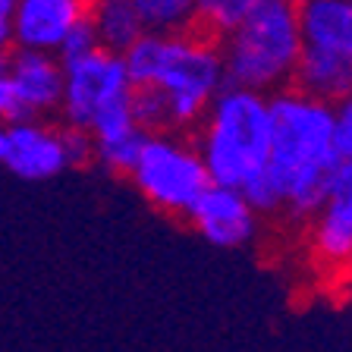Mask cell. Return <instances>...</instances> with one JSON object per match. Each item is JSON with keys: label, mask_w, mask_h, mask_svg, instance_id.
<instances>
[{"label": "cell", "mask_w": 352, "mask_h": 352, "mask_svg": "<svg viewBox=\"0 0 352 352\" xmlns=\"http://www.w3.org/2000/svg\"><path fill=\"white\" fill-rule=\"evenodd\" d=\"M271 154L267 173L293 217H315L327 201V189L340 154L333 148V104L299 88L271 91Z\"/></svg>", "instance_id": "1"}, {"label": "cell", "mask_w": 352, "mask_h": 352, "mask_svg": "<svg viewBox=\"0 0 352 352\" xmlns=\"http://www.w3.org/2000/svg\"><path fill=\"white\" fill-rule=\"evenodd\" d=\"M120 57L132 85L164 91L170 132L198 129L214 95L227 85L220 47L189 32H142Z\"/></svg>", "instance_id": "2"}, {"label": "cell", "mask_w": 352, "mask_h": 352, "mask_svg": "<svg viewBox=\"0 0 352 352\" xmlns=\"http://www.w3.org/2000/svg\"><path fill=\"white\" fill-rule=\"evenodd\" d=\"M198 154L211 183L242 189L267 167L271 154V98L255 88L223 85L198 123Z\"/></svg>", "instance_id": "3"}, {"label": "cell", "mask_w": 352, "mask_h": 352, "mask_svg": "<svg viewBox=\"0 0 352 352\" xmlns=\"http://www.w3.org/2000/svg\"><path fill=\"white\" fill-rule=\"evenodd\" d=\"M302 54L296 0H261L223 35V73L230 85L280 91L293 82Z\"/></svg>", "instance_id": "4"}, {"label": "cell", "mask_w": 352, "mask_h": 352, "mask_svg": "<svg viewBox=\"0 0 352 352\" xmlns=\"http://www.w3.org/2000/svg\"><path fill=\"white\" fill-rule=\"evenodd\" d=\"M129 179L145 195L148 205L176 217H186L195 198L211 186L198 148L170 132L148 135Z\"/></svg>", "instance_id": "5"}, {"label": "cell", "mask_w": 352, "mask_h": 352, "mask_svg": "<svg viewBox=\"0 0 352 352\" xmlns=\"http://www.w3.org/2000/svg\"><path fill=\"white\" fill-rule=\"evenodd\" d=\"M132 98L123 57L110 47H95L85 57L63 60V98L60 117L66 126L88 129L101 110Z\"/></svg>", "instance_id": "6"}, {"label": "cell", "mask_w": 352, "mask_h": 352, "mask_svg": "<svg viewBox=\"0 0 352 352\" xmlns=\"http://www.w3.org/2000/svg\"><path fill=\"white\" fill-rule=\"evenodd\" d=\"M3 63L13 98L10 120H41L57 113L63 98V63L57 54L16 47Z\"/></svg>", "instance_id": "7"}, {"label": "cell", "mask_w": 352, "mask_h": 352, "mask_svg": "<svg viewBox=\"0 0 352 352\" xmlns=\"http://www.w3.org/2000/svg\"><path fill=\"white\" fill-rule=\"evenodd\" d=\"M195 233L217 249H242L258 233V211L242 189L211 183L186 214Z\"/></svg>", "instance_id": "8"}, {"label": "cell", "mask_w": 352, "mask_h": 352, "mask_svg": "<svg viewBox=\"0 0 352 352\" xmlns=\"http://www.w3.org/2000/svg\"><path fill=\"white\" fill-rule=\"evenodd\" d=\"M10 148L3 167L19 179L41 183L66 170V154L60 142V129L41 123V120H10L7 123Z\"/></svg>", "instance_id": "9"}, {"label": "cell", "mask_w": 352, "mask_h": 352, "mask_svg": "<svg viewBox=\"0 0 352 352\" xmlns=\"http://www.w3.org/2000/svg\"><path fill=\"white\" fill-rule=\"evenodd\" d=\"M91 0H13L16 47L57 54L60 41L88 16Z\"/></svg>", "instance_id": "10"}, {"label": "cell", "mask_w": 352, "mask_h": 352, "mask_svg": "<svg viewBox=\"0 0 352 352\" xmlns=\"http://www.w3.org/2000/svg\"><path fill=\"white\" fill-rule=\"evenodd\" d=\"M293 85L311 98L333 104L352 91V57L327 47H311L302 44L299 63L293 73Z\"/></svg>", "instance_id": "11"}, {"label": "cell", "mask_w": 352, "mask_h": 352, "mask_svg": "<svg viewBox=\"0 0 352 352\" xmlns=\"http://www.w3.org/2000/svg\"><path fill=\"white\" fill-rule=\"evenodd\" d=\"M302 44L352 57V0H296Z\"/></svg>", "instance_id": "12"}, {"label": "cell", "mask_w": 352, "mask_h": 352, "mask_svg": "<svg viewBox=\"0 0 352 352\" xmlns=\"http://www.w3.org/2000/svg\"><path fill=\"white\" fill-rule=\"evenodd\" d=\"M88 19L95 25L101 47H110L117 54H123L145 32L139 13L132 7V0H91Z\"/></svg>", "instance_id": "13"}, {"label": "cell", "mask_w": 352, "mask_h": 352, "mask_svg": "<svg viewBox=\"0 0 352 352\" xmlns=\"http://www.w3.org/2000/svg\"><path fill=\"white\" fill-rule=\"evenodd\" d=\"M145 32H189L195 25V0H132Z\"/></svg>", "instance_id": "14"}, {"label": "cell", "mask_w": 352, "mask_h": 352, "mask_svg": "<svg viewBox=\"0 0 352 352\" xmlns=\"http://www.w3.org/2000/svg\"><path fill=\"white\" fill-rule=\"evenodd\" d=\"M148 132L145 129H126L120 135H107V139H95V161L101 164L104 170L117 176H129L135 161L142 154V145H145Z\"/></svg>", "instance_id": "15"}, {"label": "cell", "mask_w": 352, "mask_h": 352, "mask_svg": "<svg viewBox=\"0 0 352 352\" xmlns=\"http://www.w3.org/2000/svg\"><path fill=\"white\" fill-rule=\"evenodd\" d=\"M261 0H195V25L211 35H227L242 16Z\"/></svg>", "instance_id": "16"}, {"label": "cell", "mask_w": 352, "mask_h": 352, "mask_svg": "<svg viewBox=\"0 0 352 352\" xmlns=\"http://www.w3.org/2000/svg\"><path fill=\"white\" fill-rule=\"evenodd\" d=\"M132 120L139 129L151 132H170V110L167 98L154 85H132Z\"/></svg>", "instance_id": "17"}, {"label": "cell", "mask_w": 352, "mask_h": 352, "mask_svg": "<svg viewBox=\"0 0 352 352\" xmlns=\"http://www.w3.org/2000/svg\"><path fill=\"white\" fill-rule=\"evenodd\" d=\"M95 47H101V41H98V32H95V25H91V19H82V22H76L73 29L63 35V41H60V47H57V57H60V63L63 60H76V57H85V54H91Z\"/></svg>", "instance_id": "18"}, {"label": "cell", "mask_w": 352, "mask_h": 352, "mask_svg": "<svg viewBox=\"0 0 352 352\" xmlns=\"http://www.w3.org/2000/svg\"><path fill=\"white\" fill-rule=\"evenodd\" d=\"M60 142H63V154H66V167H82V164L95 161V139L88 129H76L66 126L60 129Z\"/></svg>", "instance_id": "19"}, {"label": "cell", "mask_w": 352, "mask_h": 352, "mask_svg": "<svg viewBox=\"0 0 352 352\" xmlns=\"http://www.w3.org/2000/svg\"><path fill=\"white\" fill-rule=\"evenodd\" d=\"M333 148L340 161H352V91L333 101Z\"/></svg>", "instance_id": "20"}, {"label": "cell", "mask_w": 352, "mask_h": 352, "mask_svg": "<svg viewBox=\"0 0 352 352\" xmlns=\"http://www.w3.org/2000/svg\"><path fill=\"white\" fill-rule=\"evenodd\" d=\"M13 47V0H0V60H7Z\"/></svg>", "instance_id": "21"}, {"label": "cell", "mask_w": 352, "mask_h": 352, "mask_svg": "<svg viewBox=\"0 0 352 352\" xmlns=\"http://www.w3.org/2000/svg\"><path fill=\"white\" fill-rule=\"evenodd\" d=\"M13 113V98H10V79H7V63L0 60V120H10Z\"/></svg>", "instance_id": "22"}, {"label": "cell", "mask_w": 352, "mask_h": 352, "mask_svg": "<svg viewBox=\"0 0 352 352\" xmlns=\"http://www.w3.org/2000/svg\"><path fill=\"white\" fill-rule=\"evenodd\" d=\"M7 148H10V135H7V123L0 120V164L7 161Z\"/></svg>", "instance_id": "23"}]
</instances>
